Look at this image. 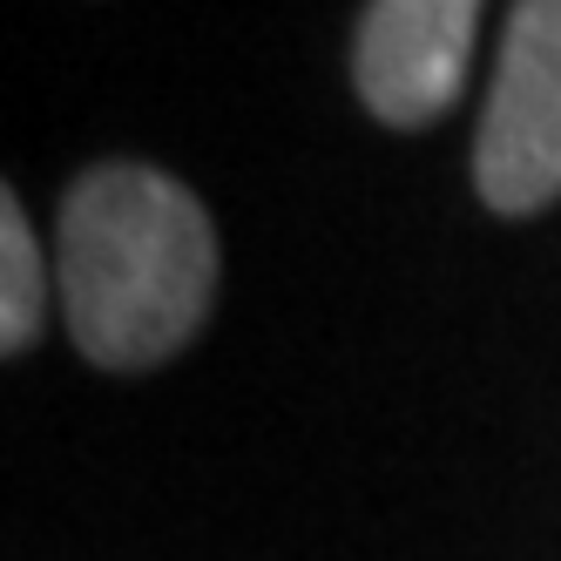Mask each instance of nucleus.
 I'll return each instance as SVG.
<instances>
[{"instance_id": "7ed1b4c3", "label": "nucleus", "mask_w": 561, "mask_h": 561, "mask_svg": "<svg viewBox=\"0 0 561 561\" xmlns=\"http://www.w3.org/2000/svg\"><path fill=\"white\" fill-rule=\"evenodd\" d=\"M488 0H366L352 34V89L386 129H433L467 89Z\"/></svg>"}, {"instance_id": "20e7f679", "label": "nucleus", "mask_w": 561, "mask_h": 561, "mask_svg": "<svg viewBox=\"0 0 561 561\" xmlns=\"http://www.w3.org/2000/svg\"><path fill=\"white\" fill-rule=\"evenodd\" d=\"M48 264H42V244L21 217V196L8 190L0 196V352L21 358L42 339V318H48Z\"/></svg>"}, {"instance_id": "f03ea898", "label": "nucleus", "mask_w": 561, "mask_h": 561, "mask_svg": "<svg viewBox=\"0 0 561 561\" xmlns=\"http://www.w3.org/2000/svg\"><path fill=\"white\" fill-rule=\"evenodd\" d=\"M473 190L501 217L561 196V0H514L473 136Z\"/></svg>"}, {"instance_id": "f257e3e1", "label": "nucleus", "mask_w": 561, "mask_h": 561, "mask_svg": "<svg viewBox=\"0 0 561 561\" xmlns=\"http://www.w3.org/2000/svg\"><path fill=\"white\" fill-rule=\"evenodd\" d=\"M55 291L82 358L142 373L176 358L217 305V224L149 163H95L68 183Z\"/></svg>"}]
</instances>
